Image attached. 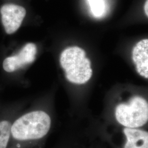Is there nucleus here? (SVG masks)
Here are the masks:
<instances>
[{"mask_svg": "<svg viewBox=\"0 0 148 148\" xmlns=\"http://www.w3.org/2000/svg\"><path fill=\"white\" fill-rule=\"evenodd\" d=\"M91 11L95 17H99L105 10V4L103 0H88Z\"/></svg>", "mask_w": 148, "mask_h": 148, "instance_id": "9", "label": "nucleus"}, {"mask_svg": "<svg viewBox=\"0 0 148 148\" xmlns=\"http://www.w3.org/2000/svg\"><path fill=\"white\" fill-rule=\"evenodd\" d=\"M133 61L136 64V70L141 76L148 78V40L139 41L132 51Z\"/></svg>", "mask_w": 148, "mask_h": 148, "instance_id": "6", "label": "nucleus"}, {"mask_svg": "<svg viewBox=\"0 0 148 148\" xmlns=\"http://www.w3.org/2000/svg\"><path fill=\"white\" fill-rule=\"evenodd\" d=\"M11 123L7 121L0 122V148H6L11 131Z\"/></svg>", "mask_w": 148, "mask_h": 148, "instance_id": "8", "label": "nucleus"}, {"mask_svg": "<svg viewBox=\"0 0 148 148\" xmlns=\"http://www.w3.org/2000/svg\"><path fill=\"white\" fill-rule=\"evenodd\" d=\"M144 11H145V13L148 16V0H146L145 3V5H144Z\"/></svg>", "mask_w": 148, "mask_h": 148, "instance_id": "10", "label": "nucleus"}, {"mask_svg": "<svg viewBox=\"0 0 148 148\" xmlns=\"http://www.w3.org/2000/svg\"><path fill=\"white\" fill-rule=\"evenodd\" d=\"M115 116L117 121L125 127H141L148 121V102L142 97L134 96L127 104L117 106Z\"/></svg>", "mask_w": 148, "mask_h": 148, "instance_id": "3", "label": "nucleus"}, {"mask_svg": "<svg viewBox=\"0 0 148 148\" xmlns=\"http://www.w3.org/2000/svg\"><path fill=\"white\" fill-rule=\"evenodd\" d=\"M2 23L7 34H12L21 26L27 14L25 8L14 3H5L0 8Z\"/></svg>", "mask_w": 148, "mask_h": 148, "instance_id": "4", "label": "nucleus"}, {"mask_svg": "<svg viewBox=\"0 0 148 148\" xmlns=\"http://www.w3.org/2000/svg\"><path fill=\"white\" fill-rule=\"evenodd\" d=\"M123 132L127 138L124 148H148V132L127 127Z\"/></svg>", "mask_w": 148, "mask_h": 148, "instance_id": "7", "label": "nucleus"}, {"mask_svg": "<svg viewBox=\"0 0 148 148\" xmlns=\"http://www.w3.org/2000/svg\"><path fill=\"white\" fill-rule=\"evenodd\" d=\"M36 52L37 47L34 43H27L18 54L7 57L3 60V69L7 72L12 73L32 63L35 60Z\"/></svg>", "mask_w": 148, "mask_h": 148, "instance_id": "5", "label": "nucleus"}, {"mask_svg": "<svg viewBox=\"0 0 148 148\" xmlns=\"http://www.w3.org/2000/svg\"><path fill=\"white\" fill-rule=\"evenodd\" d=\"M60 62L69 81L76 84H84L92 75L89 59L86 58L85 51L77 46L65 49L61 54Z\"/></svg>", "mask_w": 148, "mask_h": 148, "instance_id": "2", "label": "nucleus"}, {"mask_svg": "<svg viewBox=\"0 0 148 148\" xmlns=\"http://www.w3.org/2000/svg\"><path fill=\"white\" fill-rule=\"evenodd\" d=\"M51 123V118L47 113L33 111L16 120L11 127V133L20 140L40 139L48 132Z\"/></svg>", "mask_w": 148, "mask_h": 148, "instance_id": "1", "label": "nucleus"}]
</instances>
